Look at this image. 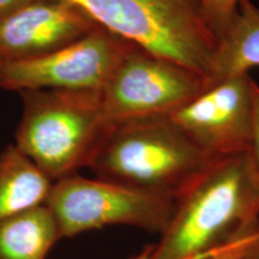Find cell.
<instances>
[{
  "label": "cell",
  "mask_w": 259,
  "mask_h": 259,
  "mask_svg": "<svg viewBox=\"0 0 259 259\" xmlns=\"http://www.w3.org/2000/svg\"><path fill=\"white\" fill-rule=\"evenodd\" d=\"M37 0H0V21Z\"/></svg>",
  "instance_id": "16"
},
{
  "label": "cell",
  "mask_w": 259,
  "mask_h": 259,
  "mask_svg": "<svg viewBox=\"0 0 259 259\" xmlns=\"http://www.w3.org/2000/svg\"><path fill=\"white\" fill-rule=\"evenodd\" d=\"M99 27L67 0H37L0 21V59L4 64L48 57Z\"/></svg>",
  "instance_id": "9"
},
{
  "label": "cell",
  "mask_w": 259,
  "mask_h": 259,
  "mask_svg": "<svg viewBox=\"0 0 259 259\" xmlns=\"http://www.w3.org/2000/svg\"><path fill=\"white\" fill-rule=\"evenodd\" d=\"M206 84L197 71L135 45L102 90L106 124L111 130L127 121L169 116Z\"/></svg>",
  "instance_id": "5"
},
{
  "label": "cell",
  "mask_w": 259,
  "mask_h": 259,
  "mask_svg": "<svg viewBox=\"0 0 259 259\" xmlns=\"http://www.w3.org/2000/svg\"><path fill=\"white\" fill-rule=\"evenodd\" d=\"M3 66H4V63H3L2 59H0V74H2V70H3Z\"/></svg>",
  "instance_id": "19"
},
{
  "label": "cell",
  "mask_w": 259,
  "mask_h": 259,
  "mask_svg": "<svg viewBox=\"0 0 259 259\" xmlns=\"http://www.w3.org/2000/svg\"><path fill=\"white\" fill-rule=\"evenodd\" d=\"M23 115L16 147L50 179L61 180L88 167L108 134L102 93L63 89L18 92Z\"/></svg>",
  "instance_id": "3"
},
{
  "label": "cell",
  "mask_w": 259,
  "mask_h": 259,
  "mask_svg": "<svg viewBox=\"0 0 259 259\" xmlns=\"http://www.w3.org/2000/svg\"><path fill=\"white\" fill-rule=\"evenodd\" d=\"M52 186L30 158L9 144L0 153V222L45 205Z\"/></svg>",
  "instance_id": "10"
},
{
  "label": "cell",
  "mask_w": 259,
  "mask_h": 259,
  "mask_svg": "<svg viewBox=\"0 0 259 259\" xmlns=\"http://www.w3.org/2000/svg\"><path fill=\"white\" fill-rule=\"evenodd\" d=\"M258 231L259 229L252 233H248V234L246 235H242L240 238L229 242V244L225 245L223 247L219 248V250L212 251L210 252V253H206L193 259H238L239 255L241 254L242 250H244L246 244H247L248 240H250L252 236H253Z\"/></svg>",
  "instance_id": "15"
},
{
  "label": "cell",
  "mask_w": 259,
  "mask_h": 259,
  "mask_svg": "<svg viewBox=\"0 0 259 259\" xmlns=\"http://www.w3.org/2000/svg\"><path fill=\"white\" fill-rule=\"evenodd\" d=\"M153 248H154V245L145 246L144 250L142 251L141 253L135 255V257H132L131 259H154L153 258Z\"/></svg>",
  "instance_id": "18"
},
{
  "label": "cell",
  "mask_w": 259,
  "mask_h": 259,
  "mask_svg": "<svg viewBox=\"0 0 259 259\" xmlns=\"http://www.w3.org/2000/svg\"><path fill=\"white\" fill-rule=\"evenodd\" d=\"M135 44L99 27L70 46L41 59L4 64L0 87L6 90L63 89L102 93Z\"/></svg>",
  "instance_id": "7"
},
{
  "label": "cell",
  "mask_w": 259,
  "mask_h": 259,
  "mask_svg": "<svg viewBox=\"0 0 259 259\" xmlns=\"http://www.w3.org/2000/svg\"><path fill=\"white\" fill-rule=\"evenodd\" d=\"M238 259H259V231L248 240Z\"/></svg>",
  "instance_id": "17"
},
{
  "label": "cell",
  "mask_w": 259,
  "mask_h": 259,
  "mask_svg": "<svg viewBox=\"0 0 259 259\" xmlns=\"http://www.w3.org/2000/svg\"><path fill=\"white\" fill-rule=\"evenodd\" d=\"M259 229V181L246 153L218 158L176 199L154 259H193Z\"/></svg>",
  "instance_id": "1"
},
{
  "label": "cell",
  "mask_w": 259,
  "mask_h": 259,
  "mask_svg": "<svg viewBox=\"0 0 259 259\" xmlns=\"http://www.w3.org/2000/svg\"><path fill=\"white\" fill-rule=\"evenodd\" d=\"M45 205L64 239L111 225L161 234L170 221L176 200L74 174L53 184Z\"/></svg>",
  "instance_id": "6"
},
{
  "label": "cell",
  "mask_w": 259,
  "mask_h": 259,
  "mask_svg": "<svg viewBox=\"0 0 259 259\" xmlns=\"http://www.w3.org/2000/svg\"><path fill=\"white\" fill-rule=\"evenodd\" d=\"M255 66H259V9L251 0H240L235 16L218 41L208 84L248 73Z\"/></svg>",
  "instance_id": "11"
},
{
  "label": "cell",
  "mask_w": 259,
  "mask_h": 259,
  "mask_svg": "<svg viewBox=\"0 0 259 259\" xmlns=\"http://www.w3.org/2000/svg\"><path fill=\"white\" fill-rule=\"evenodd\" d=\"M215 161L169 116L112 127L88 168L97 179L176 200Z\"/></svg>",
  "instance_id": "2"
},
{
  "label": "cell",
  "mask_w": 259,
  "mask_h": 259,
  "mask_svg": "<svg viewBox=\"0 0 259 259\" xmlns=\"http://www.w3.org/2000/svg\"><path fill=\"white\" fill-rule=\"evenodd\" d=\"M246 155L259 181V85L257 83L253 87V122Z\"/></svg>",
  "instance_id": "14"
},
{
  "label": "cell",
  "mask_w": 259,
  "mask_h": 259,
  "mask_svg": "<svg viewBox=\"0 0 259 259\" xmlns=\"http://www.w3.org/2000/svg\"><path fill=\"white\" fill-rule=\"evenodd\" d=\"M250 73L210 83L169 118L213 160L246 153L253 122Z\"/></svg>",
  "instance_id": "8"
},
{
  "label": "cell",
  "mask_w": 259,
  "mask_h": 259,
  "mask_svg": "<svg viewBox=\"0 0 259 259\" xmlns=\"http://www.w3.org/2000/svg\"><path fill=\"white\" fill-rule=\"evenodd\" d=\"M58 240L53 213L40 205L0 222V259H46Z\"/></svg>",
  "instance_id": "12"
},
{
  "label": "cell",
  "mask_w": 259,
  "mask_h": 259,
  "mask_svg": "<svg viewBox=\"0 0 259 259\" xmlns=\"http://www.w3.org/2000/svg\"><path fill=\"white\" fill-rule=\"evenodd\" d=\"M97 24L156 56L211 74L218 40L198 0H67Z\"/></svg>",
  "instance_id": "4"
},
{
  "label": "cell",
  "mask_w": 259,
  "mask_h": 259,
  "mask_svg": "<svg viewBox=\"0 0 259 259\" xmlns=\"http://www.w3.org/2000/svg\"><path fill=\"white\" fill-rule=\"evenodd\" d=\"M204 22L219 41L232 22L240 0H198Z\"/></svg>",
  "instance_id": "13"
}]
</instances>
